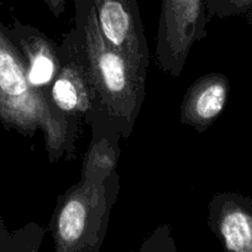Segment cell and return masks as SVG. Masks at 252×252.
I'll return each mask as SVG.
<instances>
[{
	"instance_id": "6da1fadb",
	"label": "cell",
	"mask_w": 252,
	"mask_h": 252,
	"mask_svg": "<svg viewBox=\"0 0 252 252\" xmlns=\"http://www.w3.org/2000/svg\"><path fill=\"white\" fill-rule=\"evenodd\" d=\"M74 36L93 95L86 123H108L121 137H129L146 96V79L105 40L94 0H74Z\"/></svg>"
},
{
	"instance_id": "7a4b0ae2",
	"label": "cell",
	"mask_w": 252,
	"mask_h": 252,
	"mask_svg": "<svg viewBox=\"0 0 252 252\" xmlns=\"http://www.w3.org/2000/svg\"><path fill=\"white\" fill-rule=\"evenodd\" d=\"M0 123L24 136L41 130L48 161L55 163L76 154L81 120L69 119L31 89L20 52L10 38L8 28L0 23Z\"/></svg>"
},
{
	"instance_id": "3957f363",
	"label": "cell",
	"mask_w": 252,
	"mask_h": 252,
	"mask_svg": "<svg viewBox=\"0 0 252 252\" xmlns=\"http://www.w3.org/2000/svg\"><path fill=\"white\" fill-rule=\"evenodd\" d=\"M118 192V172L103 184L79 179L67 189L48 224L55 252H100Z\"/></svg>"
},
{
	"instance_id": "277c9868",
	"label": "cell",
	"mask_w": 252,
	"mask_h": 252,
	"mask_svg": "<svg viewBox=\"0 0 252 252\" xmlns=\"http://www.w3.org/2000/svg\"><path fill=\"white\" fill-rule=\"evenodd\" d=\"M205 0H162L156 62L171 77L181 76L193 45L207 36Z\"/></svg>"
},
{
	"instance_id": "5b68a950",
	"label": "cell",
	"mask_w": 252,
	"mask_h": 252,
	"mask_svg": "<svg viewBox=\"0 0 252 252\" xmlns=\"http://www.w3.org/2000/svg\"><path fill=\"white\" fill-rule=\"evenodd\" d=\"M94 5L105 40L146 79L150 51L136 0H94Z\"/></svg>"
},
{
	"instance_id": "8992f818",
	"label": "cell",
	"mask_w": 252,
	"mask_h": 252,
	"mask_svg": "<svg viewBox=\"0 0 252 252\" xmlns=\"http://www.w3.org/2000/svg\"><path fill=\"white\" fill-rule=\"evenodd\" d=\"M58 50L61 66L50 89V100L67 118L87 121L93 109V95L73 29L63 35Z\"/></svg>"
},
{
	"instance_id": "52a82bcc",
	"label": "cell",
	"mask_w": 252,
	"mask_h": 252,
	"mask_svg": "<svg viewBox=\"0 0 252 252\" xmlns=\"http://www.w3.org/2000/svg\"><path fill=\"white\" fill-rule=\"evenodd\" d=\"M8 32L20 52L31 89L50 99V89L60 71L58 45L33 26L15 20Z\"/></svg>"
},
{
	"instance_id": "ba28073f",
	"label": "cell",
	"mask_w": 252,
	"mask_h": 252,
	"mask_svg": "<svg viewBox=\"0 0 252 252\" xmlns=\"http://www.w3.org/2000/svg\"><path fill=\"white\" fill-rule=\"evenodd\" d=\"M208 225L224 252H252V199L235 192L215 193Z\"/></svg>"
},
{
	"instance_id": "9c48e42d",
	"label": "cell",
	"mask_w": 252,
	"mask_h": 252,
	"mask_svg": "<svg viewBox=\"0 0 252 252\" xmlns=\"http://www.w3.org/2000/svg\"><path fill=\"white\" fill-rule=\"evenodd\" d=\"M230 82L225 74L209 73L189 87L181 104V123L204 132L226 106Z\"/></svg>"
},
{
	"instance_id": "30bf717a",
	"label": "cell",
	"mask_w": 252,
	"mask_h": 252,
	"mask_svg": "<svg viewBox=\"0 0 252 252\" xmlns=\"http://www.w3.org/2000/svg\"><path fill=\"white\" fill-rule=\"evenodd\" d=\"M92 140L82 163L81 179L94 184H103L116 173L120 158L121 135L108 123L91 126Z\"/></svg>"
},
{
	"instance_id": "8fae6325",
	"label": "cell",
	"mask_w": 252,
	"mask_h": 252,
	"mask_svg": "<svg viewBox=\"0 0 252 252\" xmlns=\"http://www.w3.org/2000/svg\"><path fill=\"white\" fill-rule=\"evenodd\" d=\"M46 231L47 229L37 222H29L10 231L0 215V252H40Z\"/></svg>"
},
{
	"instance_id": "7c38bea8",
	"label": "cell",
	"mask_w": 252,
	"mask_h": 252,
	"mask_svg": "<svg viewBox=\"0 0 252 252\" xmlns=\"http://www.w3.org/2000/svg\"><path fill=\"white\" fill-rule=\"evenodd\" d=\"M208 19H226L249 14L252 10V0H205Z\"/></svg>"
},
{
	"instance_id": "4fadbf2b",
	"label": "cell",
	"mask_w": 252,
	"mask_h": 252,
	"mask_svg": "<svg viewBox=\"0 0 252 252\" xmlns=\"http://www.w3.org/2000/svg\"><path fill=\"white\" fill-rule=\"evenodd\" d=\"M137 252H178L168 224L157 226L139 247Z\"/></svg>"
},
{
	"instance_id": "5bb4252c",
	"label": "cell",
	"mask_w": 252,
	"mask_h": 252,
	"mask_svg": "<svg viewBox=\"0 0 252 252\" xmlns=\"http://www.w3.org/2000/svg\"><path fill=\"white\" fill-rule=\"evenodd\" d=\"M43 3L55 18H60L66 9V0H43Z\"/></svg>"
},
{
	"instance_id": "9a60e30c",
	"label": "cell",
	"mask_w": 252,
	"mask_h": 252,
	"mask_svg": "<svg viewBox=\"0 0 252 252\" xmlns=\"http://www.w3.org/2000/svg\"><path fill=\"white\" fill-rule=\"evenodd\" d=\"M249 23H250V25H251V28H252V10L249 13Z\"/></svg>"
}]
</instances>
